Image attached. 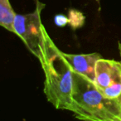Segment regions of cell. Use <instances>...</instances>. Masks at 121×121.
Listing matches in <instances>:
<instances>
[{
    "mask_svg": "<svg viewBox=\"0 0 121 121\" xmlns=\"http://www.w3.org/2000/svg\"><path fill=\"white\" fill-rule=\"evenodd\" d=\"M69 23L73 29H77L82 27L85 22V16L83 13L76 9H71L68 13Z\"/></svg>",
    "mask_w": 121,
    "mask_h": 121,
    "instance_id": "52a82bcc",
    "label": "cell"
},
{
    "mask_svg": "<svg viewBox=\"0 0 121 121\" xmlns=\"http://www.w3.org/2000/svg\"><path fill=\"white\" fill-rule=\"evenodd\" d=\"M38 60L45 75L44 94L56 109L71 110L72 104L73 71L64 52L46 32L45 42Z\"/></svg>",
    "mask_w": 121,
    "mask_h": 121,
    "instance_id": "6da1fadb",
    "label": "cell"
},
{
    "mask_svg": "<svg viewBox=\"0 0 121 121\" xmlns=\"http://www.w3.org/2000/svg\"><path fill=\"white\" fill-rule=\"evenodd\" d=\"M70 111L83 121H121L120 99L104 96L94 82L74 71Z\"/></svg>",
    "mask_w": 121,
    "mask_h": 121,
    "instance_id": "7a4b0ae2",
    "label": "cell"
},
{
    "mask_svg": "<svg viewBox=\"0 0 121 121\" xmlns=\"http://www.w3.org/2000/svg\"><path fill=\"white\" fill-rule=\"evenodd\" d=\"M54 22L57 27H62L69 23V19H68V17L63 14H57L54 17Z\"/></svg>",
    "mask_w": 121,
    "mask_h": 121,
    "instance_id": "ba28073f",
    "label": "cell"
},
{
    "mask_svg": "<svg viewBox=\"0 0 121 121\" xmlns=\"http://www.w3.org/2000/svg\"><path fill=\"white\" fill-rule=\"evenodd\" d=\"M95 85L108 98L121 96V61L101 58L96 62Z\"/></svg>",
    "mask_w": 121,
    "mask_h": 121,
    "instance_id": "277c9868",
    "label": "cell"
},
{
    "mask_svg": "<svg viewBox=\"0 0 121 121\" xmlns=\"http://www.w3.org/2000/svg\"><path fill=\"white\" fill-rule=\"evenodd\" d=\"M64 56L74 72L82 75L95 83L96 62L99 59L103 58L100 54L97 52L78 55L64 53Z\"/></svg>",
    "mask_w": 121,
    "mask_h": 121,
    "instance_id": "5b68a950",
    "label": "cell"
},
{
    "mask_svg": "<svg viewBox=\"0 0 121 121\" xmlns=\"http://www.w3.org/2000/svg\"><path fill=\"white\" fill-rule=\"evenodd\" d=\"M36 1L34 12L27 14H17L14 22L15 34L18 36L27 48L38 58L45 42L47 30L42 23L41 14L45 4L39 0Z\"/></svg>",
    "mask_w": 121,
    "mask_h": 121,
    "instance_id": "3957f363",
    "label": "cell"
},
{
    "mask_svg": "<svg viewBox=\"0 0 121 121\" xmlns=\"http://www.w3.org/2000/svg\"><path fill=\"white\" fill-rule=\"evenodd\" d=\"M17 13L14 12L9 0H0V25L15 34L14 22Z\"/></svg>",
    "mask_w": 121,
    "mask_h": 121,
    "instance_id": "8992f818",
    "label": "cell"
},
{
    "mask_svg": "<svg viewBox=\"0 0 121 121\" xmlns=\"http://www.w3.org/2000/svg\"><path fill=\"white\" fill-rule=\"evenodd\" d=\"M118 47H119V55H120V57H121V42H119V43H118ZM119 99H120V101H121V96L119 97Z\"/></svg>",
    "mask_w": 121,
    "mask_h": 121,
    "instance_id": "9c48e42d",
    "label": "cell"
}]
</instances>
